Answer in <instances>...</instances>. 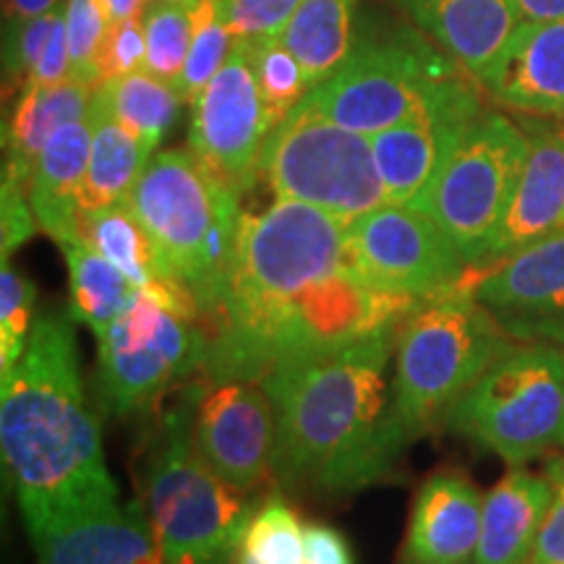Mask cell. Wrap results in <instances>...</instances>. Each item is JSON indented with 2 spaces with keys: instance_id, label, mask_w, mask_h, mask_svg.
<instances>
[{
  "instance_id": "obj_1",
  "label": "cell",
  "mask_w": 564,
  "mask_h": 564,
  "mask_svg": "<svg viewBox=\"0 0 564 564\" xmlns=\"http://www.w3.org/2000/svg\"><path fill=\"white\" fill-rule=\"evenodd\" d=\"M400 324L262 379L274 411L272 476L280 486L350 494L398 465L413 440L390 379Z\"/></svg>"
},
{
  "instance_id": "obj_2",
  "label": "cell",
  "mask_w": 564,
  "mask_h": 564,
  "mask_svg": "<svg viewBox=\"0 0 564 564\" xmlns=\"http://www.w3.org/2000/svg\"><path fill=\"white\" fill-rule=\"evenodd\" d=\"M348 225L295 199L241 212L223 299L199 319L204 377L262 382L299 361L308 299L348 264Z\"/></svg>"
},
{
  "instance_id": "obj_3",
  "label": "cell",
  "mask_w": 564,
  "mask_h": 564,
  "mask_svg": "<svg viewBox=\"0 0 564 564\" xmlns=\"http://www.w3.org/2000/svg\"><path fill=\"white\" fill-rule=\"evenodd\" d=\"M0 390V449L30 539L55 520L116 502L100 423L84 394L74 316L40 314Z\"/></svg>"
},
{
  "instance_id": "obj_4",
  "label": "cell",
  "mask_w": 564,
  "mask_h": 564,
  "mask_svg": "<svg viewBox=\"0 0 564 564\" xmlns=\"http://www.w3.org/2000/svg\"><path fill=\"white\" fill-rule=\"evenodd\" d=\"M144 510L165 564H230L253 507L194 444V382L160 415L147 442Z\"/></svg>"
},
{
  "instance_id": "obj_5",
  "label": "cell",
  "mask_w": 564,
  "mask_h": 564,
  "mask_svg": "<svg viewBox=\"0 0 564 564\" xmlns=\"http://www.w3.org/2000/svg\"><path fill=\"white\" fill-rule=\"evenodd\" d=\"M468 288L426 299L405 316L394 348V400L408 434L421 436L510 345Z\"/></svg>"
},
{
  "instance_id": "obj_6",
  "label": "cell",
  "mask_w": 564,
  "mask_h": 564,
  "mask_svg": "<svg viewBox=\"0 0 564 564\" xmlns=\"http://www.w3.org/2000/svg\"><path fill=\"white\" fill-rule=\"evenodd\" d=\"M202 308L181 280L133 288L118 319L97 337V379L110 415H133L175 382L202 371Z\"/></svg>"
},
{
  "instance_id": "obj_7",
  "label": "cell",
  "mask_w": 564,
  "mask_h": 564,
  "mask_svg": "<svg viewBox=\"0 0 564 564\" xmlns=\"http://www.w3.org/2000/svg\"><path fill=\"white\" fill-rule=\"evenodd\" d=\"M476 82L440 45L419 32L361 40L329 79L308 89L301 105L345 129L373 137L434 108Z\"/></svg>"
},
{
  "instance_id": "obj_8",
  "label": "cell",
  "mask_w": 564,
  "mask_h": 564,
  "mask_svg": "<svg viewBox=\"0 0 564 564\" xmlns=\"http://www.w3.org/2000/svg\"><path fill=\"white\" fill-rule=\"evenodd\" d=\"M442 426L465 434L507 465H525L560 444L564 426V350L510 343L444 413Z\"/></svg>"
},
{
  "instance_id": "obj_9",
  "label": "cell",
  "mask_w": 564,
  "mask_h": 564,
  "mask_svg": "<svg viewBox=\"0 0 564 564\" xmlns=\"http://www.w3.org/2000/svg\"><path fill=\"white\" fill-rule=\"evenodd\" d=\"M262 178L278 199L314 204L343 223L390 204L371 137L327 121L303 105L288 112L267 139L259 162Z\"/></svg>"
},
{
  "instance_id": "obj_10",
  "label": "cell",
  "mask_w": 564,
  "mask_h": 564,
  "mask_svg": "<svg viewBox=\"0 0 564 564\" xmlns=\"http://www.w3.org/2000/svg\"><path fill=\"white\" fill-rule=\"evenodd\" d=\"M531 141L502 110H484L411 207L426 212L476 264L510 207Z\"/></svg>"
},
{
  "instance_id": "obj_11",
  "label": "cell",
  "mask_w": 564,
  "mask_h": 564,
  "mask_svg": "<svg viewBox=\"0 0 564 564\" xmlns=\"http://www.w3.org/2000/svg\"><path fill=\"white\" fill-rule=\"evenodd\" d=\"M236 202L241 194L217 178L192 150L158 152L126 199L162 262L192 293L199 285L209 232Z\"/></svg>"
},
{
  "instance_id": "obj_12",
  "label": "cell",
  "mask_w": 564,
  "mask_h": 564,
  "mask_svg": "<svg viewBox=\"0 0 564 564\" xmlns=\"http://www.w3.org/2000/svg\"><path fill=\"white\" fill-rule=\"evenodd\" d=\"M348 259L371 288L413 299L455 291L468 262L426 212L384 204L348 225Z\"/></svg>"
},
{
  "instance_id": "obj_13",
  "label": "cell",
  "mask_w": 564,
  "mask_h": 564,
  "mask_svg": "<svg viewBox=\"0 0 564 564\" xmlns=\"http://www.w3.org/2000/svg\"><path fill=\"white\" fill-rule=\"evenodd\" d=\"M278 121L253 70L251 42H232L225 66L192 102L188 150L238 194L259 181V162Z\"/></svg>"
},
{
  "instance_id": "obj_14",
  "label": "cell",
  "mask_w": 564,
  "mask_h": 564,
  "mask_svg": "<svg viewBox=\"0 0 564 564\" xmlns=\"http://www.w3.org/2000/svg\"><path fill=\"white\" fill-rule=\"evenodd\" d=\"M194 444L232 489L251 494L274 478V411L264 384L212 377L194 382Z\"/></svg>"
},
{
  "instance_id": "obj_15",
  "label": "cell",
  "mask_w": 564,
  "mask_h": 564,
  "mask_svg": "<svg viewBox=\"0 0 564 564\" xmlns=\"http://www.w3.org/2000/svg\"><path fill=\"white\" fill-rule=\"evenodd\" d=\"M468 288L507 337L564 350V230L489 267H468Z\"/></svg>"
},
{
  "instance_id": "obj_16",
  "label": "cell",
  "mask_w": 564,
  "mask_h": 564,
  "mask_svg": "<svg viewBox=\"0 0 564 564\" xmlns=\"http://www.w3.org/2000/svg\"><path fill=\"white\" fill-rule=\"evenodd\" d=\"M481 84L470 82L447 100L419 112L411 121L371 137L373 160L382 175L387 202L413 204L436 178L465 131L484 112Z\"/></svg>"
},
{
  "instance_id": "obj_17",
  "label": "cell",
  "mask_w": 564,
  "mask_h": 564,
  "mask_svg": "<svg viewBox=\"0 0 564 564\" xmlns=\"http://www.w3.org/2000/svg\"><path fill=\"white\" fill-rule=\"evenodd\" d=\"M556 121L525 116L520 123L531 141L523 175L489 246L470 267L497 264L564 230V126Z\"/></svg>"
},
{
  "instance_id": "obj_18",
  "label": "cell",
  "mask_w": 564,
  "mask_h": 564,
  "mask_svg": "<svg viewBox=\"0 0 564 564\" xmlns=\"http://www.w3.org/2000/svg\"><path fill=\"white\" fill-rule=\"evenodd\" d=\"M489 91L523 26L518 0H392Z\"/></svg>"
},
{
  "instance_id": "obj_19",
  "label": "cell",
  "mask_w": 564,
  "mask_h": 564,
  "mask_svg": "<svg viewBox=\"0 0 564 564\" xmlns=\"http://www.w3.org/2000/svg\"><path fill=\"white\" fill-rule=\"evenodd\" d=\"M37 564H165L144 502H116L55 520L32 535Z\"/></svg>"
},
{
  "instance_id": "obj_20",
  "label": "cell",
  "mask_w": 564,
  "mask_h": 564,
  "mask_svg": "<svg viewBox=\"0 0 564 564\" xmlns=\"http://www.w3.org/2000/svg\"><path fill=\"white\" fill-rule=\"evenodd\" d=\"M484 497L460 470H436L413 499L403 564H470L481 541Z\"/></svg>"
},
{
  "instance_id": "obj_21",
  "label": "cell",
  "mask_w": 564,
  "mask_h": 564,
  "mask_svg": "<svg viewBox=\"0 0 564 564\" xmlns=\"http://www.w3.org/2000/svg\"><path fill=\"white\" fill-rule=\"evenodd\" d=\"M489 95L523 116L564 118V19L523 21Z\"/></svg>"
},
{
  "instance_id": "obj_22",
  "label": "cell",
  "mask_w": 564,
  "mask_h": 564,
  "mask_svg": "<svg viewBox=\"0 0 564 564\" xmlns=\"http://www.w3.org/2000/svg\"><path fill=\"white\" fill-rule=\"evenodd\" d=\"M549 505V478L523 465H510V470L484 497L481 541L474 564H525Z\"/></svg>"
},
{
  "instance_id": "obj_23",
  "label": "cell",
  "mask_w": 564,
  "mask_h": 564,
  "mask_svg": "<svg viewBox=\"0 0 564 564\" xmlns=\"http://www.w3.org/2000/svg\"><path fill=\"white\" fill-rule=\"evenodd\" d=\"M91 118L70 121L53 133L40 152L30 181V202L37 225L55 243L79 238V194L89 165Z\"/></svg>"
},
{
  "instance_id": "obj_24",
  "label": "cell",
  "mask_w": 564,
  "mask_h": 564,
  "mask_svg": "<svg viewBox=\"0 0 564 564\" xmlns=\"http://www.w3.org/2000/svg\"><path fill=\"white\" fill-rule=\"evenodd\" d=\"M91 84L68 76L61 84H26L13 105L11 123L6 126V165L3 175H11L30 188L34 165H37L40 152L45 150L47 141L55 131L70 121H82L89 116L91 97H95Z\"/></svg>"
},
{
  "instance_id": "obj_25",
  "label": "cell",
  "mask_w": 564,
  "mask_h": 564,
  "mask_svg": "<svg viewBox=\"0 0 564 564\" xmlns=\"http://www.w3.org/2000/svg\"><path fill=\"white\" fill-rule=\"evenodd\" d=\"M91 150L79 194V212H95L129 199L141 173L150 165L152 152L139 137L110 118L91 97Z\"/></svg>"
},
{
  "instance_id": "obj_26",
  "label": "cell",
  "mask_w": 564,
  "mask_h": 564,
  "mask_svg": "<svg viewBox=\"0 0 564 564\" xmlns=\"http://www.w3.org/2000/svg\"><path fill=\"white\" fill-rule=\"evenodd\" d=\"M356 17L358 0H301L280 32L312 89L329 79L356 51Z\"/></svg>"
},
{
  "instance_id": "obj_27",
  "label": "cell",
  "mask_w": 564,
  "mask_h": 564,
  "mask_svg": "<svg viewBox=\"0 0 564 564\" xmlns=\"http://www.w3.org/2000/svg\"><path fill=\"white\" fill-rule=\"evenodd\" d=\"M95 102L154 150L178 121L186 100L175 84L141 68L97 84Z\"/></svg>"
},
{
  "instance_id": "obj_28",
  "label": "cell",
  "mask_w": 564,
  "mask_h": 564,
  "mask_svg": "<svg viewBox=\"0 0 564 564\" xmlns=\"http://www.w3.org/2000/svg\"><path fill=\"white\" fill-rule=\"evenodd\" d=\"M79 238L110 264H116L137 288H147L158 280H175L162 262L158 246L133 215L126 202L110 207L82 212Z\"/></svg>"
},
{
  "instance_id": "obj_29",
  "label": "cell",
  "mask_w": 564,
  "mask_h": 564,
  "mask_svg": "<svg viewBox=\"0 0 564 564\" xmlns=\"http://www.w3.org/2000/svg\"><path fill=\"white\" fill-rule=\"evenodd\" d=\"M61 251L68 267V314L100 337L123 312L137 285L82 238L63 243Z\"/></svg>"
},
{
  "instance_id": "obj_30",
  "label": "cell",
  "mask_w": 564,
  "mask_h": 564,
  "mask_svg": "<svg viewBox=\"0 0 564 564\" xmlns=\"http://www.w3.org/2000/svg\"><path fill=\"white\" fill-rule=\"evenodd\" d=\"M230 564H303V525L282 497L253 510Z\"/></svg>"
},
{
  "instance_id": "obj_31",
  "label": "cell",
  "mask_w": 564,
  "mask_h": 564,
  "mask_svg": "<svg viewBox=\"0 0 564 564\" xmlns=\"http://www.w3.org/2000/svg\"><path fill=\"white\" fill-rule=\"evenodd\" d=\"M232 51V34L225 19V0H196L192 11V45L188 58L175 89L186 102L207 87L212 76L228 61Z\"/></svg>"
},
{
  "instance_id": "obj_32",
  "label": "cell",
  "mask_w": 564,
  "mask_h": 564,
  "mask_svg": "<svg viewBox=\"0 0 564 564\" xmlns=\"http://www.w3.org/2000/svg\"><path fill=\"white\" fill-rule=\"evenodd\" d=\"M192 11L186 3H150L144 11V70L178 84L192 45Z\"/></svg>"
},
{
  "instance_id": "obj_33",
  "label": "cell",
  "mask_w": 564,
  "mask_h": 564,
  "mask_svg": "<svg viewBox=\"0 0 564 564\" xmlns=\"http://www.w3.org/2000/svg\"><path fill=\"white\" fill-rule=\"evenodd\" d=\"M251 55L267 108H270L274 121L282 123V118H285L288 112L299 108L303 97L312 89V84H308L301 63L295 61V55L288 51L285 42L280 40V34L278 37L253 40Z\"/></svg>"
},
{
  "instance_id": "obj_34",
  "label": "cell",
  "mask_w": 564,
  "mask_h": 564,
  "mask_svg": "<svg viewBox=\"0 0 564 564\" xmlns=\"http://www.w3.org/2000/svg\"><path fill=\"white\" fill-rule=\"evenodd\" d=\"M34 327V285L13 270L9 259L0 267V371L9 373L24 356Z\"/></svg>"
},
{
  "instance_id": "obj_35",
  "label": "cell",
  "mask_w": 564,
  "mask_h": 564,
  "mask_svg": "<svg viewBox=\"0 0 564 564\" xmlns=\"http://www.w3.org/2000/svg\"><path fill=\"white\" fill-rule=\"evenodd\" d=\"M66 34L70 74L97 87L100 84V47L110 19L100 0H66Z\"/></svg>"
},
{
  "instance_id": "obj_36",
  "label": "cell",
  "mask_w": 564,
  "mask_h": 564,
  "mask_svg": "<svg viewBox=\"0 0 564 564\" xmlns=\"http://www.w3.org/2000/svg\"><path fill=\"white\" fill-rule=\"evenodd\" d=\"M63 9L42 13L34 19L6 21V45H3V76L11 87H24L30 79L34 63L40 61L42 47L51 37L55 21L61 19Z\"/></svg>"
},
{
  "instance_id": "obj_37",
  "label": "cell",
  "mask_w": 564,
  "mask_h": 564,
  "mask_svg": "<svg viewBox=\"0 0 564 564\" xmlns=\"http://www.w3.org/2000/svg\"><path fill=\"white\" fill-rule=\"evenodd\" d=\"M301 0H225V19L232 42L278 37Z\"/></svg>"
},
{
  "instance_id": "obj_38",
  "label": "cell",
  "mask_w": 564,
  "mask_h": 564,
  "mask_svg": "<svg viewBox=\"0 0 564 564\" xmlns=\"http://www.w3.org/2000/svg\"><path fill=\"white\" fill-rule=\"evenodd\" d=\"M544 476L552 484V505L525 564H564V447L546 457Z\"/></svg>"
},
{
  "instance_id": "obj_39",
  "label": "cell",
  "mask_w": 564,
  "mask_h": 564,
  "mask_svg": "<svg viewBox=\"0 0 564 564\" xmlns=\"http://www.w3.org/2000/svg\"><path fill=\"white\" fill-rule=\"evenodd\" d=\"M144 61H147L144 17L110 24L100 47V84L105 79H116V76L141 70L144 68Z\"/></svg>"
},
{
  "instance_id": "obj_40",
  "label": "cell",
  "mask_w": 564,
  "mask_h": 564,
  "mask_svg": "<svg viewBox=\"0 0 564 564\" xmlns=\"http://www.w3.org/2000/svg\"><path fill=\"white\" fill-rule=\"evenodd\" d=\"M0 209H3V217H0L3 220V259H9L32 236L34 228H40L30 202V188L11 175H3Z\"/></svg>"
},
{
  "instance_id": "obj_41",
  "label": "cell",
  "mask_w": 564,
  "mask_h": 564,
  "mask_svg": "<svg viewBox=\"0 0 564 564\" xmlns=\"http://www.w3.org/2000/svg\"><path fill=\"white\" fill-rule=\"evenodd\" d=\"M70 74V53H68V34H66V9H63L61 19L55 21L51 37H47L45 47H42L40 61L34 63L30 79L26 84H40V87H47V84H61L66 82ZM24 84V87H26Z\"/></svg>"
},
{
  "instance_id": "obj_42",
  "label": "cell",
  "mask_w": 564,
  "mask_h": 564,
  "mask_svg": "<svg viewBox=\"0 0 564 564\" xmlns=\"http://www.w3.org/2000/svg\"><path fill=\"white\" fill-rule=\"evenodd\" d=\"M303 564H356L348 539L333 525H303Z\"/></svg>"
},
{
  "instance_id": "obj_43",
  "label": "cell",
  "mask_w": 564,
  "mask_h": 564,
  "mask_svg": "<svg viewBox=\"0 0 564 564\" xmlns=\"http://www.w3.org/2000/svg\"><path fill=\"white\" fill-rule=\"evenodd\" d=\"M523 21L544 24V21L564 19V0H518Z\"/></svg>"
},
{
  "instance_id": "obj_44",
  "label": "cell",
  "mask_w": 564,
  "mask_h": 564,
  "mask_svg": "<svg viewBox=\"0 0 564 564\" xmlns=\"http://www.w3.org/2000/svg\"><path fill=\"white\" fill-rule=\"evenodd\" d=\"M58 9V0H6V21L34 19Z\"/></svg>"
},
{
  "instance_id": "obj_45",
  "label": "cell",
  "mask_w": 564,
  "mask_h": 564,
  "mask_svg": "<svg viewBox=\"0 0 564 564\" xmlns=\"http://www.w3.org/2000/svg\"><path fill=\"white\" fill-rule=\"evenodd\" d=\"M105 13H108L110 24H118V21H131L144 17L150 0H100Z\"/></svg>"
},
{
  "instance_id": "obj_46",
  "label": "cell",
  "mask_w": 564,
  "mask_h": 564,
  "mask_svg": "<svg viewBox=\"0 0 564 564\" xmlns=\"http://www.w3.org/2000/svg\"><path fill=\"white\" fill-rule=\"evenodd\" d=\"M150 3H186V6H194L196 0H150Z\"/></svg>"
},
{
  "instance_id": "obj_47",
  "label": "cell",
  "mask_w": 564,
  "mask_h": 564,
  "mask_svg": "<svg viewBox=\"0 0 564 564\" xmlns=\"http://www.w3.org/2000/svg\"><path fill=\"white\" fill-rule=\"evenodd\" d=\"M556 447H564V426H562V434H560V444Z\"/></svg>"
}]
</instances>
